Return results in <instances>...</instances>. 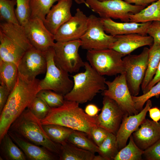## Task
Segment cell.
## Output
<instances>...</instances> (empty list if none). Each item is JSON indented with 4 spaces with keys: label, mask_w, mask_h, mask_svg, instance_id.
Returning a JSON list of instances; mask_svg holds the SVG:
<instances>
[{
    "label": "cell",
    "mask_w": 160,
    "mask_h": 160,
    "mask_svg": "<svg viewBox=\"0 0 160 160\" xmlns=\"http://www.w3.org/2000/svg\"><path fill=\"white\" fill-rule=\"evenodd\" d=\"M81 44L80 39L55 42L52 47L56 65L71 73L78 72L81 68L84 67V62L79 53Z\"/></svg>",
    "instance_id": "30bf717a"
},
{
    "label": "cell",
    "mask_w": 160,
    "mask_h": 160,
    "mask_svg": "<svg viewBox=\"0 0 160 160\" xmlns=\"http://www.w3.org/2000/svg\"><path fill=\"white\" fill-rule=\"evenodd\" d=\"M11 91L5 86L1 84L0 86V113L4 108Z\"/></svg>",
    "instance_id": "60d3db41"
},
{
    "label": "cell",
    "mask_w": 160,
    "mask_h": 160,
    "mask_svg": "<svg viewBox=\"0 0 160 160\" xmlns=\"http://www.w3.org/2000/svg\"><path fill=\"white\" fill-rule=\"evenodd\" d=\"M147 34L153 39V45L160 44V21H152L148 28Z\"/></svg>",
    "instance_id": "ab89813d"
},
{
    "label": "cell",
    "mask_w": 160,
    "mask_h": 160,
    "mask_svg": "<svg viewBox=\"0 0 160 160\" xmlns=\"http://www.w3.org/2000/svg\"><path fill=\"white\" fill-rule=\"evenodd\" d=\"M58 0H30L31 18H37L44 21L53 4ZM30 18V19H31Z\"/></svg>",
    "instance_id": "1f68e13d"
},
{
    "label": "cell",
    "mask_w": 160,
    "mask_h": 160,
    "mask_svg": "<svg viewBox=\"0 0 160 160\" xmlns=\"http://www.w3.org/2000/svg\"><path fill=\"white\" fill-rule=\"evenodd\" d=\"M160 61V44L152 45L149 49L148 66L141 87L143 91L153 79Z\"/></svg>",
    "instance_id": "d4e9b609"
},
{
    "label": "cell",
    "mask_w": 160,
    "mask_h": 160,
    "mask_svg": "<svg viewBox=\"0 0 160 160\" xmlns=\"http://www.w3.org/2000/svg\"><path fill=\"white\" fill-rule=\"evenodd\" d=\"M158 0H124L126 2L129 4H134L135 5L146 7L150 3Z\"/></svg>",
    "instance_id": "f6af8a7d"
},
{
    "label": "cell",
    "mask_w": 160,
    "mask_h": 160,
    "mask_svg": "<svg viewBox=\"0 0 160 160\" xmlns=\"http://www.w3.org/2000/svg\"><path fill=\"white\" fill-rule=\"evenodd\" d=\"M47 67L45 53L33 47L25 52L17 65L18 72L30 80L45 73Z\"/></svg>",
    "instance_id": "2e32d148"
},
{
    "label": "cell",
    "mask_w": 160,
    "mask_h": 160,
    "mask_svg": "<svg viewBox=\"0 0 160 160\" xmlns=\"http://www.w3.org/2000/svg\"><path fill=\"white\" fill-rule=\"evenodd\" d=\"M116 41L109 48L121 54L124 56L130 54L136 49L145 46H151L153 39L151 36L133 33L114 36Z\"/></svg>",
    "instance_id": "d6986e66"
},
{
    "label": "cell",
    "mask_w": 160,
    "mask_h": 160,
    "mask_svg": "<svg viewBox=\"0 0 160 160\" xmlns=\"http://www.w3.org/2000/svg\"><path fill=\"white\" fill-rule=\"evenodd\" d=\"M109 133L105 129L96 126L91 129L90 137L95 143L99 146L106 138Z\"/></svg>",
    "instance_id": "74e56055"
},
{
    "label": "cell",
    "mask_w": 160,
    "mask_h": 160,
    "mask_svg": "<svg viewBox=\"0 0 160 160\" xmlns=\"http://www.w3.org/2000/svg\"><path fill=\"white\" fill-rule=\"evenodd\" d=\"M43 128L51 140L54 142L61 145L67 141L73 130L56 124L42 125Z\"/></svg>",
    "instance_id": "83f0119b"
},
{
    "label": "cell",
    "mask_w": 160,
    "mask_h": 160,
    "mask_svg": "<svg viewBox=\"0 0 160 160\" xmlns=\"http://www.w3.org/2000/svg\"><path fill=\"white\" fill-rule=\"evenodd\" d=\"M144 155L148 160H160V139L144 150Z\"/></svg>",
    "instance_id": "f35d334b"
},
{
    "label": "cell",
    "mask_w": 160,
    "mask_h": 160,
    "mask_svg": "<svg viewBox=\"0 0 160 160\" xmlns=\"http://www.w3.org/2000/svg\"><path fill=\"white\" fill-rule=\"evenodd\" d=\"M100 19L105 32L113 36L133 33L146 35L148 28L152 22L119 23L110 18Z\"/></svg>",
    "instance_id": "ffe728a7"
},
{
    "label": "cell",
    "mask_w": 160,
    "mask_h": 160,
    "mask_svg": "<svg viewBox=\"0 0 160 160\" xmlns=\"http://www.w3.org/2000/svg\"><path fill=\"white\" fill-rule=\"evenodd\" d=\"M107 88L103 91L102 95L114 100L128 115L139 113L135 108L128 87L125 73L120 74L112 81H106Z\"/></svg>",
    "instance_id": "7c38bea8"
},
{
    "label": "cell",
    "mask_w": 160,
    "mask_h": 160,
    "mask_svg": "<svg viewBox=\"0 0 160 160\" xmlns=\"http://www.w3.org/2000/svg\"><path fill=\"white\" fill-rule=\"evenodd\" d=\"M85 0L87 7L97 14L100 18L119 19L123 22H129L130 15L137 13L145 8L122 0Z\"/></svg>",
    "instance_id": "52a82bcc"
},
{
    "label": "cell",
    "mask_w": 160,
    "mask_h": 160,
    "mask_svg": "<svg viewBox=\"0 0 160 160\" xmlns=\"http://www.w3.org/2000/svg\"><path fill=\"white\" fill-rule=\"evenodd\" d=\"M86 135L84 132L73 130L69 136L67 141L81 149L94 153H97L98 146L87 137Z\"/></svg>",
    "instance_id": "f546056e"
},
{
    "label": "cell",
    "mask_w": 160,
    "mask_h": 160,
    "mask_svg": "<svg viewBox=\"0 0 160 160\" xmlns=\"http://www.w3.org/2000/svg\"><path fill=\"white\" fill-rule=\"evenodd\" d=\"M127 145L121 149L114 160H140L143 155L144 150L140 149L136 144L132 135L129 137Z\"/></svg>",
    "instance_id": "f1b7e54d"
},
{
    "label": "cell",
    "mask_w": 160,
    "mask_h": 160,
    "mask_svg": "<svg viewBox=\"0 0 160 160\" xmlns=\"http://www.w3.org/2000/svg\"><path fill=\"white\" fill-rule=\"evenodd\" d=\"M84 72L72 77L71 90L64 96L65 99L83 104L92 100L97 94L106 88L105 79L94 69L89 63L84 62Z\"/></svg>",
    "instance_id": "5b68a950"
},
{
    "label": "cell",
    "mask_w": 160,
    "mask_h": 160,
    "mask_svg": "<svg viewBox=\"0 0 160 160\" xmlns=\"http://www.w3.org/2000/svg\"><path fill=\"white\" fill-rule=\"evenodd\" d=\"M160 21V0L153 2L139 13L130 16V22L144 23Z\"/></svg>",
    "instance_id": "4316f807"
},
{
    "label": "cell",
    "mask_w": 160,
    "mask_h": 160,
    "mask_svg": "<svg viewBox=\"0 0 160 160\" xmlns=\"http://www.w3.org/2000/svg\"><path fill=\"white\" fill-rule=\"evenodd\" d=\"M93 160H105V158L100 155L94 156Z\"/></svg>",
    "instance_id": "bcb514c9"
},
{
    "label": "cell",
    "mask_w": 160,
    "mask_h": 160,
    "mask_svg": "<svg viewBox=\"0 0 160 160\" xmlns=\"http://www.w3.org/2000/svg\"><path fill=\"white\" fill-rule=\"evenodd\" d=\"M36 96L43 100L51 108L61 106L65 100L64 95L50 90H41Z\"/></svg>",
    "instance_id": "836d02e7"
},
{
    "label": "cell",
    "mask_w": 160,
    "mask_h": 160,
    "mask_svg": "<svg viewBox=\"0 0 160 160\" xmlns=\"http://www.w3.org/2000/svg\"><path fill=\"white\" fill-rule=\"evenodd\" d=\"M103 104L101 113L95 116L97 126L116 135L127 115L114 100L108 97L104 96Z\"/></svg>",
    "instance_id": "4fadbf2b"
},
{
    "label": "cell",
    "mask_w": 160,
    "mask_h": 160,
    "mask_svg": "<svg viewBox=\"0 0 160 160\" xmlns=\"http://www.w3.org/2000/svg\"><path fill=\"white\" fill-rule=\"evenodd\" d=\"M0 60L18 65L21 58L33 47L24 27L1 22L0 24Z\"/></svg>",
    "instance_id": "277c9868"
},
{
    "label": "cell",
    "mask_w": 160,
    "mask_h": 160,
    "mask_svg": "<svg viewBox=\"0 0 160 160\" xmlns=\"http://www.w3.org/2000/svg\"><path fill=\"white\" fill-rule=\"evenodd\" d=\"M40 122L42 125L58 124L80 131L90 137L91 129L97 126L95 117L87 115L79 103L65 100L61 106L51 108L47 116Z\"/></svg>",
    "instance_id": "7a4b0ae2"
},
{
    "label": "cell",
    "mask_w": 160,
    "mask_h": 160,
    "mask_svg": "<svg viewBox=\"0 0 160 160\" xmlns=\"http://www.w3.org/2000/svg\"><path fill=\"white\" fill-rule=\"evenodd\" d=\"M23 27L29 40L35 48L45 53L54 45V35L47 30L41 20L31 18Z\"/></svg>",
    "instance_id": "9a60e30c"
},
{
    "label": "cell",
    "mask_w": 160,
    "mask_h": 160,
    "mask_svg": "<svg viewBox=\"0 0 160 160\" xmlns=\"http://www.w3.org/2000/svg\"><path fill=\"white\" fill-rule=\"evenodd\" d=\"M132 136L138 146L145 150L160 139V121L146 119Z\"/></svg>",
    "instance_id": "44dd1931"
},
{
    "label": "cell",
    "mask_w": 160,
    "mask_h": 160,
    "mask_svg": "<svg viewBox=\"0 0 160 160\" xmlns=\"http://www.w3.org/2000/svg\"><path fill=\"white\" fill-rule=\"evenodd\" d=\"M159 81H160V61L155 75L151 81L145 89L143 91V94L147 92L153 86Z\"/></svg>",
    "instance_id": "b9f144b4"
},
{
    "label": "cell",
    "mask_w": 160,
    "mask_h": 160,
    "mask_svg": "<svg viewBox=\"0 0 160 160\" xmlns=\"http://www.w3.org/2000/svg\"><path fill=\"white\" fill-rule=\"evenodd\" d=\"M88 17L79 8L71 18L58 28L54 35L56 41H67L80 39L86 32Z\"/></svg>",
    "instance_id": "5bb4252c"
},
{
    "label": "cell",
    "mask_w": 160,
    "mask_h": 160,
    "mask_svg": "<svg viewBox=\"0 0 160 160\" xmlns=\"http://www.w3.org/2000/svg\"><path fill=\"white\" fill-rule=\"evenodd\" d=\"M0 160H25L27 159L7 132L0 140Z\"/></svg>",
    "instance_id": "603a6c76"
},
{
    "label": "cell",
    "mask_w": 160,
    "mask_h": 160,
    "mask_svg": "<svg viewBox=\"0 0 160 160\" xmlns=\"http://www.w3.org/2000/svg\"><path fill=\"white\" fill-rule=\"evenodd\" d=\"M16 4L17 0H0V20L1 22L20 25L14 9Z\"/></svg>",
    "instance_id": "d6a6232c"
},
{
    "label": "cell",
    "mask_w": 160,
    "mask_h": 160,
    "mask_svg": "<svg viewBox=\"0 0 160 160\" xmlns=\"http://www.w3.org/2000/svg\"><path fill=\"white\" fill-rule=\"evenodd\" d=\"M16 6L15 9L16 18L20 24L24 26L31 18L30 0H17Z\"/></svg>",
    "instance_id": "e575fe53"
},
{
    "label": "cell",
    "mask_w": 160,
    "mask_h": 160,
    "mask_svg": "<svg viewBox=\"0 0 160 160\" xmlns=\"http://www.w3.org/2000/svg\"><path fill=\"white\" fill-rule=\"evenodd\" d=\"M100 111V109L96 105L93 104L87 105L85 107L84 111L88 116L95 117Z\"/></svg>",
    "instance_id": "7bdbcfd3"
},
{
    "label": "cell",
    "mask_w": 160,
    "mask_h": 160,
    "mask_svg": "<svg viewBox=\"0 0 160 160\" xmlns=\"http://www.w3.org/2000/svg\"><path fill=\"white\" fill-rule=\"evenodd\" d=\"M99 1H107V0H98Z\"/></svg>",
    "instance_id": "c3c4849f"
},
{
    "label": "cell",
    "mask_w": 160,
    "mask_h": 160,
    "mask_svg": "<svg viewBox=\"0 0 160 160\" xmlns=\"http://www.w3.org/2000/svg\"><path fill=\"white\" fill-rule=\"evenodd\" d=\"M45 55L47 62L46 74L44 78L40 80L41 90H50L64 96L72 89L73 81L70 78L68 73L56 65L52 47L47 51Z\"/></svg>",
    "instance_id": "ba28073f"
},
{
    "label": "cell",
    "mask_w": 160,
    "mask_h": 160,
    "mask_svg": "<svg viewBox=\"0 0 160 160\" xmlns=\"http://www.w3.org/2000/svg\"><path fill=\"white\" fill-rule=\"evenodd\" d=\"M119 151L116 135L109 133L98 146L97 153L105 160H114Z\"/></svg>",
    "instance_id": "4dcf8cb0"
},
{
    "label": "cell",
    "mask_w": 160,
    "mask_h": 160,
    "mask_svg": "<svg viewBox=\"0 0 160 160\" xmlns=\"http://www.w3.org/2000/svg\"><path fill=\"white\" fill-rule=\"evenodd\" d=\"M8 131L33 144L44 147L59 156L61 145L51 140L43 129L40 120L28 108L12 123Z\"/></svg>",
    "instance_id": "3957f363"
},
{
    "label": "cell",
    "mask_w": 160,
    "mask_h": 160,
    "mask_svg": "<svg viewBox=\"0 0 160 160\" xmlns=\"http://www.w3.org/2000/svg\"><path fill=\"white\" fill-rule=\"evenodd\" d=\"M18 73L17 65L0 60L1 84L5 86L11 91L16 83Z\"/></svg>",
    "instance_id": "484cf974"
},
{
    "label": "cell",
    "mask_w": 160,
    "mask_h": 160,
    "mask_svg": "<svg viewBox=\"0 0 160 160\" xmlns=\"http://www.w3.org/2000/svg\"><path fill=\"white\" fill-rule=\"evenodd\" d=\"M53 5L44 21L47 30L54 35L63 24L71 18V8L73 0H58Z\"/></svg>",
    "instance_id": "ac0fdd59"
},
{
    "label": "cell",
    "mask_w": 160,
    "mask_h": 160,
    "mask_svg": "<svg viewBox=\"0 0 160 160\" xmlns=\"http://www.w3.org/2000/svg\"><path fill=\"white\" fill-rule=\"evenodd\" d=\"M160 95V81L153 86L147 92L140 96H133L132 97L135 109L141 111L146 102L153 97L159 98Z\"/></svg>",
    "instance_id": "d590c367"
},
{
    "label": "cell",
    "mask_w": 160,
    "mask_h": 160,
    "mask_svg": "<svg viewBox=\"0 0 160 160\" xmlns=\"http://www.w3.org/2000/svg\"><path fill=\"white\" fill-rule=\"evenodd\" d=\"M73 0L77 4H84L87 7V5L86 2L85 0Z\"/></svg>",
    "instance_id": "7dc6e473"
},
{
    "label": "cell",
    "mask_w": 160,
    "mask_h": 160,
    "mask_svg": "<svg viewBox=\"0 0 160 160\" xmlns=\"http://www.w3.org/2000/svg\"><path fill=\"white\" fill-rule=\"evenodd\" d=\"M28 108L36 117L41 120L47 116L51 108L43 100L36 96Z\"/></svg>",
    "instance_id": "8d00e7d4"
},
{
    "label": "cell",
    "mask_w": 160,
    "mask_h": 160,
    "mask_svg": "<svg viewBox=\"0 0 160 160\" xmlns=\"http://www.w3.org/2000/svg\"><path fill=\"white\" fill-rule=\"evenodd\" d=\"M121 54L111 49L87 50L86 58L92 68L101 76H113L125 73Z\"/></svg>",
    "instance_id": "8992f818"
},
{
    "label": "cell",
    "mask_w": 160,
    "mask_h": 160,
    "mask_svg": "<svg viewBox=\"0 0 160 160\" xmlns=\"http://www.w3.org/2000/svg\"><path fill=\"white\" fill-rule=\"evenodd\" d=\"M149 49L144 48L139 55L129 54L123 58L127 83L132 96H137L144 79L149 58Z\"/></svg>",
    "instance_id": "9c48e42d"
},
{
    "label": "cell",
    "mask_w": 160,
    "mask_h": 160,
    "mask_svg": "<svg viewBox=\"0 0 160 160\" xmlns=\"http://www.w3.org/2000/svg\"><path fill=\"white\" fill-rule=\"evenodd\" d=\"M95 153L79 148L67 141L61 145L59 159L93 160Z\"/></svg>",
    "instance_id": "cb8c5ba5"
},
{
    "label": "cell",
    "mask_w": 160,
    "mask_h": 160,
    "mask_svg": "<svg viewBox=\"0 0 160 160\" xmlns=\"http://www.w3.org/2000/svg\"><path fill=\"white\" fill-rule=\"evenodd\" d=\"M40 80H30L19 73L16 83L0 116V140L12 124L28 108L41 90Z\"/></svg>",
    "instance_id": "6da1fadb"
},
{
    "label": "cell",
    "mask_w": 160,
    "mask_h": 160,
    "mask_svg": "<svg viewBox=\"0 0 160 160\" xmlns=\"http://www.w3.org/2000/svg\"><path fill=\"white\" fill-rule=\"evenodd\" d=\"M7 133L28 159L54 160L57 159V156H58L45 148L30 142L10 131Z\"/></svg>",
    "instance_id": "7402d4cb"
},
{
    "label": "cell",
    "mask_w": 160,
    "mask_h": 160,
    "mask_svg": "<svg viewBox=\"0 0 160 160\" xmlns=\"http://www.w3.org/2000/svg\"><path fill=\"white\" fill-rule=\"evenodd\" d=\"M151 101L149 99L145 107L138 113L132 115H126L124 117L116 135L119 150L126 145L130 136L145 121L147 113L151 108Z\"/></svg>",
    "instance_id": "e0dca14e"
},
{
    "label": "cell",
    "mask_w": 160,
    "mask_h": 160,
    "mask_svg": "<svg viewBox=\"0 0 160 160\" xmlns=\"http://www.w3.org/2000/svg\"><path fill=\"white\" fill-rule=\"evenodd\" d=\"M148 111L152 120L156 122L160 121V109L159 108L156 107L151 108Z\"/></svg>",
    "instance_id": "ee69618b"
},
{
    "label": "cell",
    "mask_w": 160,
    "mask_h": 160,
    "mask_svg": "<svg viewBox=\"0 0 160 160\" xmlns=\"http://www.w3.org/2000/svg\"><path fill=\"white\" fill-rule=\"evenodd\" d=\"M80 39L81 48L87 51L108 49L116 40L105 32L100 18L93 14L88 17L87 29Z\"/></svg>",
    "instance_id": "8fae6325"
}]
</instances>
